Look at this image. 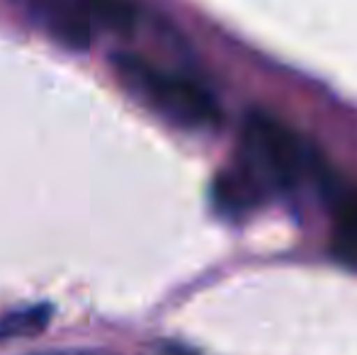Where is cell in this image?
I'll return each instance as SVG.
<instances>
[{"instance_id": "6da1fadb", "label": "cell", "mask_w": 357, "mask_h": 355, "mask_svg": "<svg viewBox=\"0 0 357 355\" xmlns=\"http://www.w3.org/2000/svg\"><path fill=\"white\" fill-rule=\"evenodd\" d=\"M241 156L238 173L258 195L263 188L294 190L324 180V163L314 149L273 114L250 112L245 117Z\"/></svg>"}, {"instance_id": "7a4b0ae2", "label": "cell", "mask_w": 357, "mask_h": 355, "mask_svg": "<svg viewBox=\"0 0 357 355\" xmlns=\"http://www.w3.org/2000/svg\"><path fill=\"white\" fill-rule=\"evenodd\" d=\"M124 88L142 98L160 117L185 129H214L221 122L216 98L199 83L155 66L153 61L132 52H114L109 56Z\"/></svg>"}, {"instance_id": "3957f363", "label": "cell", "mask_w": 357, "mask_h": 355, "mask_svg": "<svg viewBox=\"0 0 357 355\" xmlns=\"http://www.w3.org/2000/svg\"><path fill=\"white\" fill-rule=\"evenodd\" d=\"M42 27L73 52H85L93 42V22L85 0H24Z\"/></svg>"}, {"instance_id": "277c9868", "label": "cell", "mask_w": 357, "mask_h": 355, "mask_svg": "<svg viewBox=\"0 0 357 355\" xmlns=\"http://www.w3.org/2000/svg\"><path fill=\"white\" fill-rule=\"evenodd\" d=\"M85 8L90 22L114 34H129L139 22V10L132 0H85Z\"/></svg>"}, {"instance_id": "5b68a950", "label": "cell", "mask_w": 357, "mask_h": 355, "mask_svg": "<svg viewBox=\"0 0 357 355\" xmlns=\"http://www.w3.org/2000/svg\"><path fill=\"white\" fill-rule=\"evenodd\" d=\"M52 319V307L49 304H32L20 312H13L0 319V341H13V338L34 336L44 331Z\"/></svg>"}]
</instances>
